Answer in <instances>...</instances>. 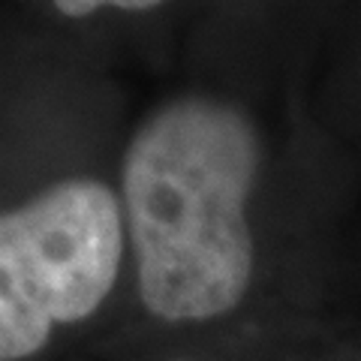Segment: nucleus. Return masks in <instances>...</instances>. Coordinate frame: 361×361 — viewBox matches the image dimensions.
Listing matches in <instances>:
<instances>
[{
  "mask_svg": "<svg viewBox=\"0 0 361 361\" xmlns=\"http://www.w3.org/2000/svg\"><path fill=\"white\" fill-rule=\"evenodd\" d=\"M54 6L61 9L63 16H90L97 13L99 6H118V9H130V13H139V9H151L157 4H163V0H51Z\"/></svg>",
  "mask_w": 361,
  "mask_h": 361,
  "instance_id": "obj_3",
  "label": "nucleus"
},
{
  "mask_svg": "<svg viewBox=\"0 0 361 361\" xmlns=\"http://www.w3.org/2000/svg\"><path fill=\"white\" fill-rule=\"evenodd\" d=\"M256 172V127L223 99L180 97L133 135L123 205L151 313L196 322L244 298L253 274L247 196Z\"/></svg>",
  "mask_w": 361,
  "mask_h": 361,
  "instance_id": "obj_1",
  "label": "nucleus"
},
{
  "mask_svg": "<svg viewBox=\"0 0 361 361\" xmlns=\"http://www.w3.org/2000/svg\"><path fill=\"white\" fill-rule=\"evenodd\" d=\"M121 253V208L99 180H61L0 214V361L39 353L54 325L94 313Z\"/></svg>",
  "mask_w": 361,
  "mask_h": 361,
  "instance_id": "obj_2",
  "label": "nucleus"
}]
</instances>
